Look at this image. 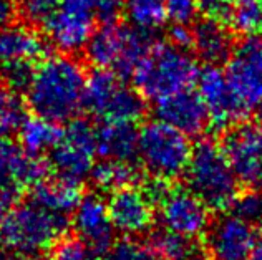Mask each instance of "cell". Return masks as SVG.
I'll use <instances>...</instances> for the list:
<instances>
[{"instance_id":"4","label":"cell","mask_w":262,"mask_h":260,"mask_svg":"<svg viewBox=\"0 0 262 260\" xmlns=\"http://www.w3.org/2000/svg\"><path fill=\"white\" fill-rule=\"evenodd\" d=\"M123 0H60L43 18V29L50 43L63 53L85 49L98 22L118 17Z\"/></svg>"},{"instance_id":"1","label":"cell","mask_w":262,"mask_h":260,"mask_svg":"<svg viewBox=\"0 0 262 260\" xmlns=\"http://www.w3.org/2000/svg\"><path fill=\"white\" fill-rule=\"evenodd\" d=\"M88 75L70 53L43 57L33 68L25 88L27 103L33 113L55 123H65L85 108Z\"/></svg>"},{"instance_id":"7","label":"cell","mask_w":262,"mask_h":260,"mask_svg":"<svg viewBox=\"0 0 262 260\" xmlns=\"http://www.w3.org/2000/svg\"><path fill=\"white\" fill-rule=\"evenodd\" d=\"M148 49V33L129 23L110 20L103 22L100 29H95L83 50L96 68L126 78L133 75Z\"/></svg>"},{"instance_id":"25","label":"cell","mask_w":262,"mask_h":260,"mask_svg":"<svg viewBox=\"0 0 262 260\" xmlns=\"http://www.w3.org/2000/svg\"><path fill=\"white\" fill-rule=\"evenodd\" d=\"M90 177L103 193H115L123 187L136 186V182L140 181V171L133 161L105 159L98 164L95 162Z\"/></svg>"},{"instance_id":"5","label":"cell","mask_w":262,"mask_h":260,"mask_svg":"<svg viewBox=\"0 0 262 260\" xmlns=\"http://www.w3.org/2000/svg\"><path fill=\"white\" fill-rule=\"evenodd\" d=\"M188 189L211 210H226L239 194V182L217 143L203 139L192 146L184 174Z\"/></svg>"},{"instance_id":"20","label":"cell","mask_w":262,"mask_h":260,"mask_svg":"<svg viewBox=\"0 0 262 260\" xmlns=\"http://www.w3.org/2000/svg\"><path fill=\"white\" fill-rule=\"evenodd\" d=\"M234 45L229 27L221 17L209 15L191 29V45L196 55L208 65H216L227 58Z\"/></svg>"},{"instance_id":"27","label":"cell","mask_w":262,"mask_h":260,"mask_svg":"<svg viewBox=\"0 0 262 260\" xmlns=\"http://www.w3.org/2000/svg\"><path fill=\"white\" fill-rule=\"evenodd\" d=\"M227 15L232 25L247 35L262 33V0H232Z\"/></svg>"},{"instance_id":"11","label":"cell","mask_w":262,"mask_h":260,"mask_svg":"<svg viewBox=\"0 0 262 260\" xmlns=\"http://www.w3.org/2000/svg\"><path fill=\"white\" fill-rule=\"evenodd\" d=\"M226 78L246 114L262 103V37L247 35L227 55Z\"/></svg>"},{"instance_id":"10","label":"cell","mask_w":262,"mask_h":260,"mask_svg":"<svg viewBox=\"0 0 262 260\" xmlns=\"http://www.w3.org/2000/svg\"><path fill=\"white\" fill-rule=\"evenodd\" d=\"M50 153V166L57 177L81 184L90 177L98 156L96 129L83 120H70Z\"/></svg>"},{"instance_id":"28","label":"cell","mask_w":262,"mask_h":260,"mask_svg":"<svg viewBox=\"0 0 262 260\" xmlns=\"http://www.w3.org/2000/svg\"><path fill=\"white\" fill-rule=\"evenodd\" d=\"M103 257L105 260H164L149 242L138 241L135 237L115 241Z\"/></svg>"},{"instance_id":"21","label":"cell","mask_w":262,"mask_h":260,"mask_svg":"<svg viewBox=\"0 0 262 260\" xmlns=\"http://www.w3.org/2000/svg\"><path fill=\"white\" fill-rule=\"evenodd\" d=\"M138 128L129 121H101L96 129V148L105 159L133 161L136 157Z\"/></svg>"},{"instance_id":"24","label":"cell","mask_w":262,"mask_h":260,"mask_svg":"<svg viewBox=\"0 0 262 260\" xmlns=\"http://www.w3.org/2000/svg\"><path fill=\"white\" fill-rule=\"evenodd\" d=\"M149 244L164 260H203L206 247L196 237L160 227L149 237Z\"/></svg>"},{"instance_id":"32","label":"cell","mask_w":262,"mask_h":260,"mask_svg":"<svg viewBox=\"0 0 262 260\" xmlns=\"http://www.w3.org/2000/svg\"><path fill=\"white\" fill-rule=\"evenodd\" d=\"M201 7V0H164L166 18L173 25H191Z\"/></svg>"},{"instance_id":"18","label":"cell","mask_w":262,"mask_h":260,"mask_svg":"<svg viewBox=\"0 0 262 260\" xmlns=\"http://www.w3.org/2000/svg\"><path fill=\"white\" fill-rule=\"evenodd\" d=\"M208 249L214 260H249L256 227L236 214H226L211 221Z\"/></svg>"},{"instance_id":"29","label":"cell","mask_w":262,"mask_h":260,"mask_svg":"<svg viewBox=\"0 0 262 260\" xmlns=\"http://www.w3.org/2000/svg\"><path fill=\"white\" fill-rule=\"evenodd\" d=\"M24 116V103L15 90L0 85V138L15 133Z\"/></svg>"},{"instance_id":"14","label":"cell","mask_w":262,"mask_h":260,"mask_svg":"<svg viewBox=\"0 0 262 260\" xmlns=\"http://www.w3.org/2000/svg\"><path fill=\"white\" fill-rule=\"evenodd\" d=\"M161 227L178 234L196 237L204 235L211 224V209L189 189L173 187L158 202Z\"/></svg>"},{"instance_id":"22","label":"cell","mask_w":262,"mask_h":260,"mask_svg":"<svg viewBox=\"0 0 262 260\" xmlns=\"http://www.w3.org/2000/svg\"><path fill=\"white\" fill-rule=\"evenodd\" d=\"M83 197L81 184L61 177L42 179L30 187V201L58 214H70Z\"/></svg>"},{"instance_id":"3","label":"cell","mask_w":262,"mask_h":260,"mask_svg":"<svg viewBox=\"0 0 262 260\" xmlns=\"http://www.w3.org/2000/svg\"><path fill=\"white\" fill-rule=\"evenodd\" d=\"M199 65L188 46L164 42L149 45L131 77L144 100L158 103L196 85Z\"/></svg>"},{"instance_id":"16","label":"cell","mask_w":262,"mask_h":260,"mask_svg":"<svg viewBox=\"0 0 262 260\" xmlns=\"http://www.w3.org/2000/svg\"><path fill=\"white\" fill-rule=\"evenodd\" d=\"M108 214L116 232L125 237H138L148 232L155 222V206L143 189L136 186L112 193L106 202Z\"/></svg>"},{"instance_id":"34","label":"cell","mask_w":262,"mask_h":260,"mask_svg":"<svg viewBox=\"0 0 262 260\" xmlns=\"http://www.w3.org/2000/svg\"><path fill=\"white\" fill-rule=\"evenodd\" d=\"M231 4L232 0H201V5L209 12V15L221 17V18H224V15L229 13Z\"/></svg>"},{"instance_id":"26","label":"cell","mask_w":262,"mask_h":260,"mask_svg":"<svg viewBox=\"0 0 262 260\" xmlns=\"http://www.w3.org/2000/svg\"><path fill=\"white\" fill-rule=\"evenodd\" d=\"M121 10L128 23L144 33L160 30L168 22L164 0H123Z\"/></svg>"},{"instance_id":"36","label":"cell","mask_w":262,"mask_h":260,"mask_svg":"<svg viewBox=\"0 0 262 260\" xmlns=\"http://www.w3.org/2000/svg\"><path fill=\"white\" fill-rule=\"evenodd\" d=\"M256 109H257V125L262 128V103H260Z\"/></svg>"},{"instance_id":"2","label":"cell","mask_w":262,"mask_h":260,"mask_svg":"<svg viewBox=\"0 0 262 260\" xmlns=\"http://www.w3.org/2000/svg\"><path fill=\"white\" fill-rule=\"evenodd\" d=\"M70 221L65 214L48 210L35 202H17L0 214V260H37L47 255Z\"/></svg>"},{"instance_id":"19","label":"cell","mask_w":262,"mask_h":260,"mask_svg":"<svg viewBox=\"0 0 262 260\" xmlns=\"http://www.w3.org/2000/svg\"><path fill=\"white\" fill-rule=\"evenodd\" d=\"M158 120L173 126L186 136H199L209 125L208 113L198 93L186 90L156 103Z\"/></svg>"},{"instance_id":"12","label":"cell","mask_w":262,"mask_h":260,"mask_svg":"<svg viewBox=\"0 0 262 260\" xmlns=\"http://www.w3.org/2000/svg\"><path fill=\"white\" fill-rule=\"evenodd\" d=\"M48 174V164L40 156L25 153L20 145L0 138V214L17 204L25 189L35 186Z\"/></svg>"},{"instance_id":"30","label":"cell","mask_w":262,"mask_h":260,"mask_svg":"<svg viewBox=\"0 0 262 260\" xmlns=\"http://www.w3.org/2000/svg\"><path fill=\"white\" fill-rule=\"evenodd\" d=\"M243 221L251 225L262 224V189H247L244 194H237L232 206L229 207Z\"/></svg>"},{"instance_id":"31","label":"cell","mask_w":262,"mask_h":260,"mask_svg":"<svg viewBox=\"0 0 262 260\" xmlns=\"http://www.w3.org/2000/svg\"><path fill=\"white\" fill-rule=\"evenodd\" d=\"M50 260H95L92 249L78 237H61L48 252Z\"/></svg>"},{"instance_id":"23","label":"cell","mask_w":262,"mask_h":260,"mask_svg":"<svg viewBox=\"0 0 262 260\" xmlns=\"http://www.w3.org/2000/svg\"><path fill=\"white\" fill-rule=\"evenodd\" d=\"M17 133L18 145L25 153L32 156H42L57 145L61 129L55 121L35 114L30 118L24 116L17 128Z\"/></svg>"},{"instance_id":"33","label":"cell","mask_w":262,"mask_h":260,"mask_svg":"<svg viewBox=\"0 0 262 260\" xmlns=\"http://www.w3.org/2000/svg\"><path fill=\"white\" fill-rule=\"evenodd\" d=\"M24 15L32 22H43V18L50 13L60 0H18Z\"/></svg>"},{"instance_id":"37","label":"cell","mask_w":262,"mask_h":260,"mask_svg":"<svg viewBox=\"0 0 262 260\" xmlns=\"http://www.w3.org/2000/svg\"><path fill=\"white\" fill-rule=\"evenodd\" d=\"M203 260H206V258H203Z\"/></svg>"},{"instance_id":"13","label":"cell","mask_w":262,"mask_h":260,"mask_svg":"<svg viewBox=\"0 0 262 260\" xmlns=\"http://www.w3.org/2000/svg\"><path fill=\"white\" fill-rule=\"evenodd\" d=\"M224 154L239 186L262 189V128L252 123H239L226 133Z\"/></svg>"},{"instance_id":"17","label":"cell","mask_w":262,"mask_h":260,"mask_svg":"<svg viewBox=\"0 0 262 260\" xmlns=\"http://www.w3.org/2000/svg\"><path fill=\"white\" fill-rule=\"evenodd\" d=\"M72 225L95 255H105L115 242V227L105 199L98 194H86L73 209Z\"/></svg>"},{"instance_id":"6","label":"cell","mask_w":262,"mask_h":260,"mask_svg":"<svg viewBox=\"0 0 262 260\" xmlns=\"http://www.w3.org/2000/svg\"><path fill=\"white\" fill-rule=\"evenodd\" d=\"M189 136L161 120L146 123L138 129L136 159L151 177L174 181L181 177L191 156Z\"/></svg>"},{"instance_id":"8","label":"cell","mask_w":262,"mask_h":260,"mask_svg":"<svg viewBox=\"0 0 262 260\" xmlns=\"http://www.w3.org/2000/svg\"><path fill=\"white\" fill-rule=\"evenodd\" d=\"M85 108L100 121L136 123L144 111V98L120 75L98 68L86 78Z\"/></svg>"},{"instance_id":"9","label":"cell","mask_w":262,"mask_h":260,"mask_svg":"<svg viewBox=\"0 0 262 260\" xmlns=\"http://www.w3.org/2000/svg\"><path fill=\"white\" fill-rule=\"evenodd\" d=\"M47 43L40 33L25 23L0 29V78L12 90H25L33 68L45 57Z\"/></svg>"},{"instance_id":"35","label":"cell","mask_w":262,"mask_h":260,"mask_svg":"<svg viewBox=\"0 0 262 260\" xmlns=\"http://www.w3.org/2000/svg\"><path fill=\"white\" fill-rule=\"evenodd\" d=\"M249 260H262V224L256 230V235H254V244H252Z\"/></svg>"},{"instance_id":"15","label":"cell","mask_w":262,"mask_h":260,"mask_svg":"<svg viewBox=\"0 0 262 260\" xmlns=\"http://www.w3.org/2000/svg\"><path fill=\"white\" fill-rule=\"evenodd\" d=\"M196 85V93L208 113L209 125L227 128L236 125L246 114L227 83L224 70H219L216 65H208L204 70H199Z\"/></svg>"}]
</instances>
